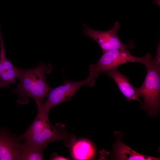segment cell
<instances>
[{"label": "cell", "mask_w": 160, "mask_h": 160, "mask_svg": "<svg viewBox=\"0 0 160 160\" xmlns=\"http://www.w3.org/2000/svg\"><path fill=\"white\" fill-rule=\"evenodd\" d=\"M38 108L37 116L26 131L19 135V139L45 148L51 142L61 140L67 147L72 145L76 140L75 136L65 129L63 124L57 123L54 127L50 122L48 113L43 110V103L36 102Z\"/></svg>", "instance_id": "cell-1"}, {"label": "cell", "mask_w": 160, "mask_h": 160, "mask_svg": "<svg viewBox=\"0 0 160 160\" xmlns=\"http://www.w3.org/2000/svg\"><path fill=\"white\" fill-rule=\"evenodd\" d=\"M52 65L41 63L36 67L28 69L17 68V78L19 83L12 92L19 96L17 102L18 104H27L29 98L35 102L43 103L44 98L51 89L47 84L45 73H51Z\"/></svg>", "instance_id": "cell-2"}, {"label": "cell", "mask_w": 160, "mask_h": 160, "mask_svg": "<svg viewBox=\"0 0 160 160\" xmlns=\"http://www.w3.org/2000/svg\"><path fill=\"white\" fill-rule=\"evenodd\" d=\"M146 77L142 85L136 88L139 96L144 99L142 107L150 116L157 113L160 109V63L153 57L146 63Z\"/></svg>", "instance_id": "cell-3"}, {"label": "cell", "mask_w": 160, "mask_h": 160, "mask_svg": "<svg viewBox=\"0 0 160 160\" xmlns=\"http://www.w3.org/2000/svg\"><path fill=\"white\" fill-rule=\"evenodd\" d=\"M127 49H119L107 51L103 53L95 63L89 67V76L94 79L101 72L113 69L128 62L138 63L145 65L152 57L148 53L145 56L139 57L132 55Z\"/></svg>", "instance_id": "cell-4"}, {"label": "cell", "mask_w": 160, "mask_h": 160, "mask_svg": "<svg viewBox=\"0 0 160 160\" xmlns=\"http://www.w3.org/2000/svg\"><path fill=\"white\" fill-rule=\"evenodd\" d=\"M95 81L96 80L89 76L86 79L79 81H65L61 85L50 89L46 96V100L42 104L43 110L48 113L52 108L63 102L70 100L81 87L87 85L92 87Z\"/></svg>", "instance_id": "cell-5"}, {"label": "cell", "mask_w": 160, "mask_h": 160, "mask_svg": "<svg viewBox=\"0 0 160 160\" xmlns=\"http://www.w3.org/2000/svg\"><path fill=\"white\" fill-rule=\"evenodd\" d=\"M84 34L95 41L101 47L103 53L113 49H129L135 48L133 41L124 44L120 40L117 35L120 26L118 22H116L112 28L105 31L95 30L89 27L86 25H83Z\"/></svg>", "instance_id": "cell-6"}, {"label": "cell", "mask_w": 160, "mask_h": 160, "mask_svg": "<svg viewBox=\"0 0 160 160\" xmlns=\"http://www.w3.org/2000/svg\"><path fill=\"white\" fill-rule=\"evenodd\" d=\"M23 142L6 127H0V160H20Z\"/></svg>", "instance_id": "cell-7"}, {"label": "cell", "mask_w": 160, "mask_h": 160, "mask_svg": "<svg viewBox=\"0 0 160 160\" xmlns=\"http://www.w3.org/2000/svg\"><path fill=\"white\" fill-rule=\"evenodd\" d=\"M103 73L113 80L128 101L133 100L141 103L136 88L130 83L129 79L120 72L117 68L105 71Z\"/></svg>", "instance_id": "cell-8"}, {"label": "cell", "mask_w": 160, "mask_h": 160, "mask_svg": "<svg viewBox=\"0 0 160 160\" xmlns=\"http://www.w3.org/2000/svg\"><path fill=\"white\" fill-rule=\"evenodd\" d=\"M115 159L122 160H157L159 158L146 156L134 151L123 143L117 140L113 147Z\"/></svg>", "instance_id": "cell-9"}, {"label": "cell", "mask_w": 160, "mask_h": 160, "mask_svg": "<svg viewBox=\"0 0 160 160\" xmlns=\"http://www.w3.org/2000/svg\"><path fill=\"white\" fill-rule=\"evenodd\" d=\"M72 152L73 158L76 160H88L94 156L95 150L92 144L85 140H79L73 144Z\"/></svg>", "instance_id": "cell-10"}, {"label": "cell", "mask_w": 160, "mask_h": 160, "mask_svg": "<svg viewBox=\"0 0 160 160\" xmlns=\"http://www.w3.org/2000/svg\"><path fill=\"white\" fill-rule=\"evenodd\" d=\"M20 160H43V153L44 148L23 141Z\"/></svg>", "instance_id": "cell-11"}, {"label": "cell", "mask_w": 160, "mask_h": 160, "mask_svg": "<svg viewBox=\"0 0 160 160\" xmlns=\"http://www.w3.org/2000/svg\"><path fill=\"white\" fill-rule=\"evenodd\" d=\"M14 66L6 57L0 24V68L5 70L12 68Z\"/></svg>", "instance_id": "cell-12"}, {"label": "cell", "mask_w": 160, "mask_h": 160, "mask_svg": "<svg viewBox=\"0 0 160 160\" xmlns=\"http://www.w3.org/2000/svg\"><path fill=\"white\" fill-rule=\"evenodd\" d=\"M17 78V68L15 66L11 69L5 70L0 73V81L4 83L16 84Z\"/></svg>", "instance_id": "cell-13"}, {"label": "cell", "mask_w": 160, "mask_h": 160, "mask_svg": "<svg viewBox=\"0 0 160 160\" xmlns=\"http://www.w3.org/2000/svg\"><path fill=\"white\" fill-rule=\"evenodd\" d=\"M50 160H66L68 159L65 157L58 155L55 153L52 154L50 158Z\"/></svg>", "instance_id": "cell-14"}, {"label": "cell", "mask_w": 160, "mask_h": 160, "mask_svg": "<svg viewBox=\"0 0 160 160\" xmlns=\"http://www.w3.org/2000/svg\"><path fill=\"white\" fill-rule=\"evenodd\" d=\"M9 87V84L3 83L0 81V88H8Z\"/></svg>", "instance_id": "cell-15"}]
</instances>
